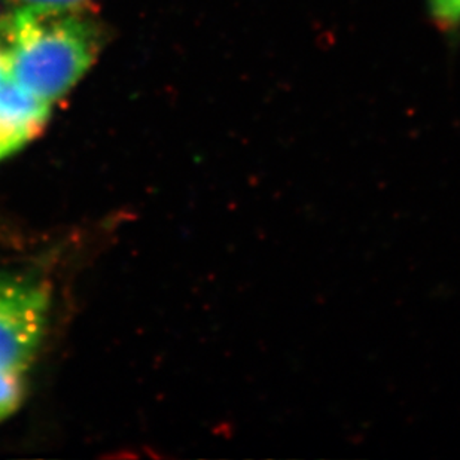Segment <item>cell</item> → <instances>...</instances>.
Masks as SVG:
<instances>
[{"mask_svg": "<svg viewBox=\"0 0 460 460\" xmlns=\"http://www.w3.org/2000/svg\"><path fill=\"white\" fill-rule=\"evenodd\" d=\"M17 149H20V146L8 135H4V131L0 130V160Z\"/></svg>", "mask_w": 460, "mask_h": 460, "instance_id": "cell-6", "label": "cell"}, {"mask_svg": "<svg viewBox=\"0 0 460 460\" xmlns=\"http://www.w3.org/2000/svg\"><path fill=\"white\" fill-rule=\"evenodd\" d=\"M13 4V8H67L81 6L85 0H0Z\"/></svg>", "mask_w": 460, "mask_h": 460, "instance_id": "cell-5", "label": "cell"}, {"mask_svg": "<svg viewBox=\"0 0 460 460\" xmlns=\"http://www.w3.org/2000/svg\"><path fill=\"white\" fill-rule=\"evenodd\" d=\"M101 45V29L81 6L15 8L0 18L9 79L49 104L83 78Z\"/></svg>", "mask_w": 460, "mask_h": 460, "instance_id": "cell-1", "label": "cell"}, {"mask_svg": "<svg viewBox=\"0 0 460 460\" xmlns=\"http://www.w3.org/2000/svg\"><path fill=\"white\" fill-rule=\"evenodd\" d=\"M430 13L443 27L460 26V0H428Z\"/></svg>", "mask_w": 460, "mask_h": 460, "instance_id": "cell-4", "label": "cell"}, {"mask_svg": "<svg viewBox=\"0 0 460 460\" xmlns=\"http://www.w3.org/2000/svg\"><path fill=\"white\" fill-rule=\"evenodd\" d=\"M49 310L44 285L0 276V373L26 377L44 335Z\"/></svg>", "mask_w": 460, "mask_h": 460, "instance_id": "cell-2", "label": "cell"}, {"mask_svg": "<svg viewBox=\"0 0 460 460\" xmlns=\"http://www.w3.org/2000/svg\"><path fill=\"white\" fill-rule=\"evenodd\" d=\"M9 79L8 67H6V61H4V52L0 49V87L4 85Z\"/></svg>", "mask_w": 460, "mask_h": 460, "instance_id": "cell-7", "label": "cell"}, {"mask_svg": "<svg viewBox=\"0 0 460 460\" xmlns=\"http://www.w3.org/2000/svg\"><path fill=\"white\" fill-rule=\"evenodd\" d=\"M51 104L8 79L0 87V130L22 148L33 139L49 117Z\"/></svg>", "mask_w": 460, "mask_h": 460, "instance_id": "cell-3", "label": "cell"}]
</instances>
